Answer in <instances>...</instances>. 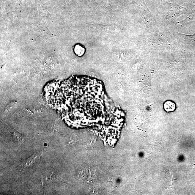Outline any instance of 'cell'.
<instances>
[{"instance_id": "obj_1", "label": "cell", "mask_w": 195, "mask_h": 195, "mask_svg": "<svg viewBox=\"0 0 195 195\" xmlns=\"http://www.w3.org/2000/svg\"><path fill=\"white\" fill-rule=\"evenodd\" d=\"M85 49L81 46L77 45L75 46V52L76 54L79 56H81L84 53Z\"/></svg>"}]
</instances>
